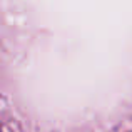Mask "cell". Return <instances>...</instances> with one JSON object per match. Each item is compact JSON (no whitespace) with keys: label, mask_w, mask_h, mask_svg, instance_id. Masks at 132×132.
<instances>
[{"label":"cell","mask_w":132,"mask_h":132,"mask_svg":"<svg viewBox=\"0 0 132 132\" xmlns=\"http://www.w3.org/2000/svg\"><path fill=\"white\" fill-rule=\"evenodd\" d=\"M0 132H2V130H0Z\"/></svg>","instance_id":"6da1fadb"}]
</instances>
